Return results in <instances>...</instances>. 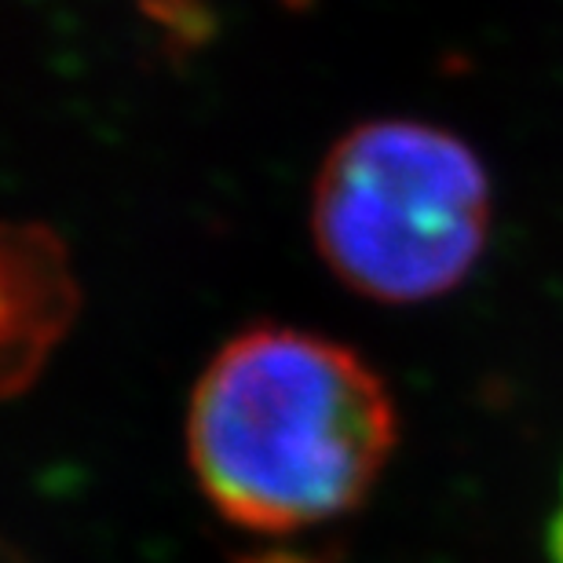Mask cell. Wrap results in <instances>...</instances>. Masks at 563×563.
Returning a JSON list of instances; mask_svg holds the SVG:
<instances>
[{
  "mask_svg": "<svg viewBox=\"0 0 563 563\" xmlns=\"http://www.w3.org/2000/svg\"><path fill=\"white\" fill-rule=\"evenodd\" d=\"M399 435L363 355L292 325H253L212 355L187 410V457L223 520L261 534L366 501Z\"/></svg>",
  "mask_w": 563,
  "mask_h": 563,
  "instance_id": "1",
  "label": "cell"
},
{
  "mask_svg": "<svg viewBox=\"0 0 563 563\" xmlns=\"http://www.w3.org/2000/svg\"><path fill=\"white\" fill-rule=\"evenodd\" d=\"M490 228V179L476 151L424 121H363L314 176L311 234L347 289L424 303L457 289Z\"/></svg>",
  "mask_w": 563,
  "mask_h": 563,
  "instance_id": "2",
  "label": "cell"
},
{
  "mask_svg": "<svg viewBox=\"0 0 563 563\" xmlns=\"http://www.w3.org/2000/svg\"><path fill=\"white\" fill-rule=\"evenodd\" d=\"M77 278L66 245L41 223H11L0 256V377L8 396L33 385L77 314Z\"/></svg>",
  "mask_w": 563,
  "mask_h": 563,
  "instance_id": "3",
  "label": "cell"
},
{
  "mask_svg": "<svg viewBox=\"0 0 563 563\" xmlns=\"http://www.w3.org/2000/svg\"><path fill=\"white\" fill-rule=\"evenodd\" d=\"M234 563H325V560L322 556H311V553H289V549H267V553L239 556Z\"/></svg>",
  "mask_w": 563,
  "mask_h": 563,
  "instance_id": "4",
  "label": "cell"
},
{
  "mask_svg": "<svg viewBox=\"0 0 563 563\" xmlns=\"http://www.w3.org/2000/svg\"><path fill=\"white\" fill-rule=\"evenodd\" d=\"M549 553H553V563H563V512L549 527Z\"/></svg>",
  "mask_w": 563,
  "mask_h": 563,
  "instance_id": "5",
  "label": "cell"
}]
</instances>
